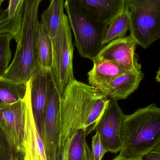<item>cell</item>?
<instances>
[{
    "label": "cell",
    "instance_id": "21",
    "mask_svg": "<svg viewBox=\"0 0 160 160\" xmlns=\"http://www.w3.org/2000/svg\"><path fill=\"white\" fill-rule=\"evenodd\" d=\"M4 1L0 0V34H9L17 43L19 39L21 31L23 8L16 16L9 17L7 9L1 8Z\"/></svg>",
    "mask_w": 160,
    "mask_h": 160
},
{
    "label": "cell",
    "instance_id": "15",
    "mask_svg": "<svg viewBox=\"0 0 160 160\" xmlns=\"http://www.w3.org/2000/svg\"><path fill=\"white\" fill-rule=\"evenodd\" d=\"M94 17L109 24L123 12L126 0H75Z\"/></svg>",
    "mask_w": 160,
    "mask_h": 160
},
{
    "label": "cell",
    "instance_id": "19",
    "mask_svg": "<svg viewBox=\"0 0 160 160\" xmlns=\"http://www.w3.org/2000/svg\"><path fill=\"white\" fill-rule=\"evenodd\" d=\"M130 19L128 13L125 8L124 11L111 21L105 31L102 45L105 46L111 41L124 37L129 30Z\"/></svg>",
    "mask_w": 160,
    "mask_h": 160
},
{
    "label": "cell",
    "instance_id": "16",
    "mask_svg": "<svg viewBox=\"0 0 160 160\" xmlns=\"http://www.w3.org/2000/svg\"><path fill=\"white\" fill-rule=\"evenodd\" d=\"M65 0H51L48 8L41 15V22L52 39L56 37L64 16Z\"/></svg>",
    "mask_w": 160,
    "mask_h": 160
},
{
    "label": "cell",
    "instance_id": "4",
    "mask_svg": "<svg viewBox=\"0 0 160 160\" xmlns=\"http://www.w3.org/2000/svg\"><path fill=\"white\" fill-rule=\"evenodd\" d=\"M64 8L80 55L93 61L104 46L108 23L96 18L75 0H65Z\"/></svg>",
    "mask_w": 160,
    "mask_h": 160
},
{
    "label": "cell",
    "instance_id": "7",
    "mask_svg": "<svg viewBox=\"0 0 160 160\" xmlns=\"http://www.w3.org/2000/svg\"><path fill=\"white\" fill-rule=\"evenodd\" d=\"M62 96L52 74L49 96L45 116L44 134L42 137L48 160H54L59 154L60 111Z\"/></svg>",
    "mask_w": 160,
    "mask_h": 160
},
{
    "label": "cell",
    "instance_id": "8",
    "mask_svg": "<svg viewBox=\"0 0 160 160\" xmlns=\"http://www.w3.org/2000/svg\"><path fill=\"white\" fill-rule=\"evenodd\" d=\"M125 115L118 101L110 99L109 102L91 132L96 130L107 152L117 153L122 148L121 128Z\"/></svg>",
    "mask_w": 160,
    "mask_h": 160
},
{
    "label": "cell",
    "instance_id": "29",
    "mask_svg": "<svg viewBox=\"0 0 160 160\" xmlns=\"http://www.w3.org/2000/svg\"><path fill=\"white\" fill-rule=\"evenodd\" d=\"M113 160H142L141 158H123V157H120L119 156H118L116 157Z\"/></svg>",
    "mask_w": 160,
    "mask_h": 160
},
{
    "label": "cell",
    "instance_id": "3",
    "mask_svg": "<svg viewBox=\"0 0 160 160\" xmlns=\"http://www.w3.org/2000/svg\"><path fill=\"white\" fill-rule=\"evenodd\" d=\"M42 0H24L19 39L11 64L2 78L27 83L38 67L36 39L38 8Z\"/></svg>",
    "mask_w": 160,
    "mask_h": 160
},
{
    "label": "cell",
    "instance_id": "20",
    "mask_svg": "<svg viewBox=\"0 0 160 160\" xmlns=\"http://www.w3.org/2000/svg\"><path fill=\"white\" fill-rule=\"evenodd\" d=\"M87 131H78L69 142L68 160H91V152L86 140Z\"/></svg>",
    "mask_w": 160,
    "mask_h": 160
},
{
    "label": "cell",
    "instance_id": "13",
    "mask_svg": "<svg viewBox=\"0 0 160 160\" xmlns=\"http://www.w3.org/2000/svg\"><path fill=\"white\" fill-rule=\"evenodd\" d=\"M144 77L142 70L126 72L99 90L108 98L125 99L138 88Z\"/></svg>",
    "mask_w": 160,
    "mask_h": 160
},
{
    "label": "cell",
    "instance_id": "6",
    "mask_svg": "<svg viewBox=\"0 0 160 160\" xmlns=\"http://www.w3.org/2000/svg\"><path fill=\"white\" fill-rule=\"evenodd\" d=\"M52 40L53 60L51 71L62 97L75 80L73 72L74 46L67 15L63 19L56 37Z\"/></svg>",
    "mask_w": 160,
    "mask_h": 160
},
{
    "label": "cell",
    "instance_id": "12",
    "mask_svg": "<svg viewBox=\"0 0 160 160\" xmlns=\"http://www.w3.org/2000/svg\"><path fill=\"white\" fill-rule=\"evenodd\" d=\"M25 124L23 144L24 160H48L42 138L35 122L32 112L29 81L24 97Z\"/></svg>",
    "mask_w": 160,
    "mask_h": 160
},
{
    "label": "cell",
    "instance_id": "28",
    "mask_svg": "<svg viewBox=\"0 0 160 160\" xmlns=\"http://www.w3.org/2000/svg\"><path fill=\"white\" fill-rule=\"evenodd\" d=\"M8 160H24L23 155L21 153L16 152L12 150Z\"/></svg>",
    "mask_w": 160,
    "mask_h": 160
},
{
    "label": "cell",
    "instance_id": "17",
    "mask_svg": "<svg viewBox=\"0 0 160 160\" xmlns=\"http://www.w3.org/2000/svg\"><path fill=\"white\" fill-rule=\"evenodd\" d=\"M36 48L38 66L44 69L51 70L53 60L52 40L40 22L38 27Z\"/></svg>",
    "mask_w": 160,
    "mask_h": 160
},
{
    "label": "cell",
    "instance_id": "31",
    "mask_svg": "<svg viewBox=\"0 0 160 160\" xmlns=\"http://www.w3.org/2000/svg\"><path fill=\"white\" fill-rule=\"evenodd\" d=\"M126 1H128V0H126Z\"/></svg>",
    "mask_w": 160,
    "mask_h": 160
},
{
    "label": "cell",
    "instance_id": "23",
    "mask_svg": "<svg viewBox=\"0 0 160 160\" xmlns=\"http://www.w3.org/2000/svg\"><path fill=\"white\" fill-rule=\"evenodd\" d=\"M107 151L102 142L100 136L98 132L92 138L91 160H102Z\"/></svg>",
    "mask_w": 160,
    "mask_h": 160
},
{
    "label": "cell",
    "instance_id": "10",
    "mask_svg": "<svg viewBox=\"0 0 160 160\" xmlns=\"http://www.w3.org/2000/svg\"><path fill=\"white\" fill-rule=\"evenodd\" d=\"M52 74L51 70L38 66L29 80L32 112L41 138L44 134L45 112L49 96Z\"/></svg>",
    "mask_w": 160,
    "mask_h": 160
},
{
    "label": "cell",
    "instance_id": "18",
    "mask_svg": "<svg viewBox=\"0 0 160 160\" xmlns=\"http://www.w3.org/2000/svg\"><path fill=\"white\" fill-rule=\"evenodd\" d=\"M27 83H18L0 78V109L24 99Z\"/></svg>",
    "mask_w": 160,
    "mask_h": 160
},
{
    "label": "cell",
    "instance_id": "2",
    "mask_svg": "<svg viewBox=\"0 0 160 160\" xmlns=\"http://www.w3.org/2000/svg\"><path fill=\"white\" fill-rule=\"evenodd\" d=\"M102 96L98 89L76 79L68 86L62 97L59 111V153L78 131H87L86 125L93 107Z\"/></svg>",
    "mask_w": 160,
    "mask_h": 160
},
{
    "label": "cell",
    "instance_id": "11",
    "mask_svg": "<svg viewBox=\"0 0 160 160\" xmlns=\"http://www.w3.org/2000/svg\"><path fill=\"white\" fill-rule=\"evenodd\" d=\"M137 44L130 35L117 38L103 47L97 57L115 63L126 72L142 70L136 55Z\"/></svg>",
    "mask_w": 160,
    "mask_h": 160
},
{
    "label": "cell",
    "instance_id": "9",
    "mask_svg": "<svg viewBox=\"0 0 160 160\" xmlns=\"http://www.w3.org/2000/svg\"><path fill=\"white\" fill-rule=\"evenodd\" d=\"M25 124L24 98L0 109V128L12 149L22 154Z\"/></svg>",
    "mask_w": 160,
    "mask_h": 160
},
{
    "label": "cell",
    "instance_id": "30",
    "mask_svg": "<svg viewBox=\"0 0 160 160\" xmlns=\"http://www.w3.org/2000/svg\"><path fill=\"white\" fill-rule=\"evenodd\" d=\"M156 80L158 82L160 83V68L156 75Z\"/></svg>",
    "mask_w": 160,
    "mask_h": 160
},
{
    "label": "cell",
    "instance_id": "25",
    "mask_svg": "<svg viewBox=\"0 0 160 160\" xmlns=\"http://www.w3.org/2000/svg\"><path fill=\"white\" fill-rule=\"evenodd\" d=\"M24 0H9L7 8L8 16L13 17L18 14L23 8Z\"/></svg>",
    "mask_w": 160,
    "mask_h": 160
},
{
    "label": "cell",
    "instance_id": "5",
    "mask_svg": "<svg viewBox=\"0 0 160 160\" xmlns=\"http://www.w3.org/2000/svg\"><path fill=\"white\" fill-rule=\"evenodd\" d=\"M130 35L137 45L149 48L160 38V0H128Z\"/></svg>",
    "mask_w": 160,
    "mask_h": 160
},
{
    "label": "cell",
    "instance_id": "26",
    "mask_svg": "<svg viewBox=\"0 0 160 160\" xmlns=\"http://www.w3.org/2000/svg\"><path fill=\"white\" fill-rule=\"evenodd\" d=\"M142 160H160V144L142 158Z\"/></svg>",
    "mask_w": 160,
    "mask_h": 160
},
{
    "label": "cell",
    "instance_id": "27",
    "mask_svg": "<svg viewBox=\"0 0 160 160\" xmlns=\"http://www.w3.org/2000/svg\"><path fill=\"white\" fill-rule=\"evenodd\" d=\"M69 142L67 144L65 147L59 153L55 160H68V147H69Z\"/></svg>",
    "mask_w": 160,
    "mask_h": 160
},
{
    "label": "cell",
    "instance_id": "14",
    "mask_svg": "<svg viewBox=\"0 0 160 160\" xmlns=\"http://www.w3.org/2000/svg\"><path fill=\"white\" fill-rule=\"evenodd\" d=\"M93 67L89 71V85L100 90L116 78L126 73L115 63L97 58L93 61Z\"/></svg>",
    "mask_w": 160,
    "mask_h": 160
},
{
    "label": "cell",
    "instance_id": "1",
    "mask_svg": "<svg viewBox=\"0 0 160 160\" xmlns=\"http://www.w3.org/2000/svg\"><path fill=\"white\" fill-rule=\"evenodd\" d=\"M122 146L118 156L142 158L160 144V108L152 103L126 115L121 128Z\"/></svg>",
    "mask_w": 160,
    "mask_h": 160
},
{
    "label": "cell",
    "instance_id": "22",
    "mask_svg": "<svg viewBox=\"0 0 160 160\" xmlns=\"http://www.w3.org/2000/svg\"><path fill=\"white\" fill-rule=\"evenodd\" d=\"M13 37L9 34H0V78L9 66L11 59L10 43Z\"/></svg>",
    "mask_w": 160,
    "mask_h": 160
},
{
    "label": "cell",
    "instance_id": "24",
    "mask_svg": "<svg viewBox=\"0 0 160 160\" xmlns=\"http://www.w3.org/2000/svg\"><path fill=\"white\" fill-rule=\"evenodd\" d=\"M12 150L5 135L0 128V160H8Z\"/></svg>",
    "mask_w": 160,
    "mask_h": 160
}]
</instances>
